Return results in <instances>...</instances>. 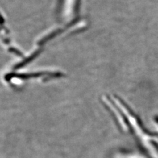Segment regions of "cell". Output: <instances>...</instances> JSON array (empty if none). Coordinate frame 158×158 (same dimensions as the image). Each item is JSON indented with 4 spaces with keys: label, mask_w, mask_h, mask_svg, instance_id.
I'll return each instance as SVG.
<instances>
[{
    "label": "cell",
    "mask_w": 158,
    "mask_h": 158,
    "mask_svg": "<svg viewBox=\"0 0 158 158\" xmlns=\"http://www.w3.org/2000/svg\"><path fill=\"white\" fill-rule=\"evenodd\" d=\"M60 16L67 23L78 19L82 0H56Z\"/></svg>",
    "instance_id": "1"
}]
</instances>
